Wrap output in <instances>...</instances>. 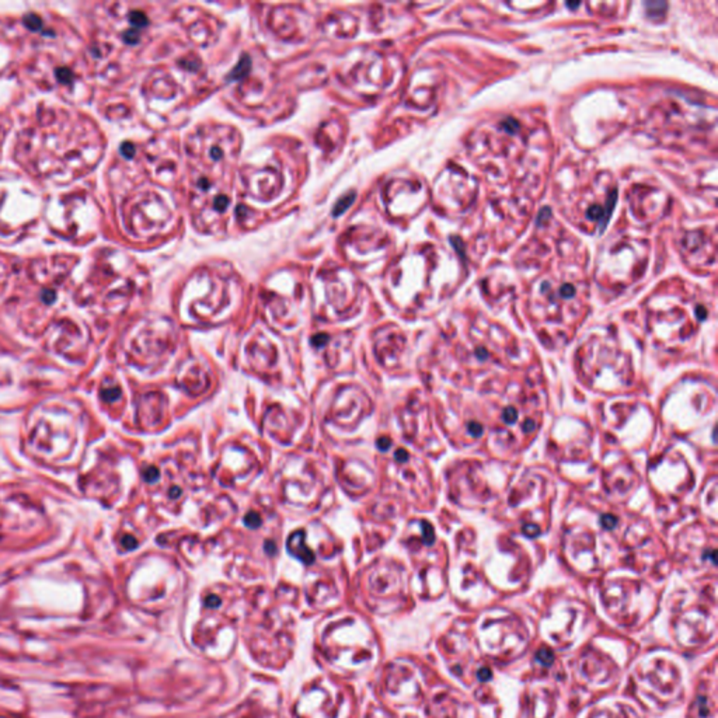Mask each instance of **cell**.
<instances>
[{
	"label": "cell",
	"instance_id": "cell-3",
	"mask_svg": "<svg viewBox=\"0 0 718 718\" xmlns=\"http://www.w3.org/2000/svg\"><path fill=\"white\" fill-rule=\"evenodd\" d=\"M245 525L252 529H257L261 526V517L257 512H250L245 518Z\"/></svg>",
	"mask_w": 718,
	"mask_h": 718
},
{
	"label": "cell",
	"instance_id": "cell-11",
	"mask_svg": "<svg viewBox=\"0 0 718 718\" xmlns=\"http://www.w3.org/2000/svg\"><path fill=\"white\" fill-rule=\"evenodd\" d=\"M206 604H208L209 606H212V608H213V606H218V605H219V599H218L216 596H209V598L206 599Z\"/></svg>",
	"mask_w": 718,
	"mask_h": 718
},
{
	"label": "cell",
	"instance_id": "cell-14",
	"mask_svg": "<svg viewBox=\"0 0 718 718\" xmlns=\"http://www.w3.org/2000/svg\"><path fill=\"white\" fill-rule=\"evenodd\" d=\"M170 495H172L173 498H177V497L181 495V490H180L179 487H173V488H172V491H170Z\"/></svg>",
	"mask_w": 718,
	"mask_h": 718
},
{
	"label": "cell",
	"instance_id": "cell-15",
	"mask_svg": "<svg viewBox=\"0 0 718 718\" xmlns=\"http://www.w3.org/2000/svg\"><path fill=\"white\" fill-rule=\"evenodd\" d=\"M273 550L276 551V548L273 547V543H272V541H269V543H267V551H269V554H273Z\"/></svg>",
	"mask_w": 718,
	"mask_h": 718
},
{
	"label": "cell",
	"instance_id": "cell-10",
	"mask_svg": "<svg viewBox=\"0 0 718 718\" xmlns=\"http://www.w3.org/2000/svg\"><path fill=\"white\" fill-rule=\"evenodd\" d=\"M377 447H379L380 450H387L389 447H390V440H387V438H380V440L377 441Z\"/></svg>",
	"mask_w": 718,
	"mask_h": 718
},
{
	"label": "cell",
	"instance_id": "cell-5",
	"mask_svg": "<svg viewBox=\"0 0 718 718\" xmlns=\"http://www.w3.org/2000/svg\"><path fill=\"white\" fill-rule=\"evenodd\" d=\"M57 78H58V81L61 83H68V82L72 81V72L69 69H66V68H59L57 71Z\"/></svg>",
	"mask_w": 718,
	"mask_h": 718
},
{
	"label": "cell",
	"instance_id": "cell-7",
	"mask_svg": "<svg viewBox=\"0 0 718 718\" xmlns=\"http://www.w3.org/2000/svg\"><path fill=\"white\" fill-rule=\"evenodd\" d=\"M119 393H121V392H119V389H111V390H104V392H102V397H104V400H107V401H111V400H115V399H118V397H119Z\"/></svg>",
	"mask_w": 718,
	"mask_h": 718
},
{
	"label": "cell",
	"instance_id": "cell-2",
	"mask_svg": "<svg viewBox=\"0 0 718 718\" xmlns=\"http://www.w3.org/2000/svg\"><path fill=\"white\" fill-rule=\"evenodd\" d=\"M24 25L31 31H38L42 27V20L37 14H27L24 17Z\"/></svg>",
	"mask_w": 718,
	"mask_h": 718
},
{
	"label": "cell",
	"instance_id": "cell-12",
	"mask_svg": "<svg viewBox=\"0 0 718 718\" xmlns=\"http://www.w3.org/2000/svg\"><path fill=\"white\" fill-rule=\"evenodd\" d=\"M396 459H397V460H400V461L406 460V459H407V453H406V450H397V452H396Z\"/></svg>",
	"mask_w": 718,
	"mask_h": 718
},
{
	"label": "cell",
	"instance_id": "cell-9",
	"mask_svg": "<svg viewBox=\"0 0 718 718\" xmlns=\"http://www.w3.org/2000/svg\"><path fill=\"white\" fill-rule=\"evenodd\" d=\"M121 153H122L125 158L131 159V158L134 156V153H135V148H134L131 143H124V145H122V148H121Z\"/></svg>",
	"mask_w": 718,
	"mask_h": 718
},
{
	"label": "cell",
	"instance_id": "cell-8",
	"mask_svg": "<svg viewBox=\"0 0 718 718\" xmlns=\"http://www.w3.org/2000/svg\"><path fill=\"white\" fill-rule=\"evenodd\" d=\"M122 546L126 550H134V548L138 547V541H136V538H132V536H125V538H122Z\"/></svg>",
	"mask_w": 718,
	"mask_h": 718
},
{
	"label": "cell",
	"instance_id": "cell-13",
	"mask_svg": "<svg viewBox=\"0 0 718 718\" xmlns=\"http://www.w3.org/2000/svg\"><path fill=\"white\" fill-rule=\"evenodd\" d=\"M54 298H55V295H54L51 290H48V293H44V300H45L47 303H51V302L54 300Z\"/></svg>",
	"mask_w": 718,
	"mask_h": 718
},
{
	"label": "cell",
	"instance_id": "cell-6",
	"mask_svg": "<svg viewBox=\"0 0 718 718\" xmlns=\"http://www.w3.org/2000/svg\"><path fill=\"white\" fill-rule=\"evenodd\" d=\"M159 476H160V473H159V470H158L156 467H149V469L143 473V477H145V480H146L148 483H155V481H158V480H159Z\"/></svg>",
	"mask_w": 718,
	"mask_h": 718
},
{
	"label": "cell",
	"instance_id": "cell-4",
	"mask_svg": "<svg viewBox=\"0 0 718 718\" xmlns=\"http://www.w3.org/2000/svg\"><path fill=\"white\" fill-rule=\"evenodd\" d=\"M129 18H131V23H132L135 27H145V25L148 24V18H146V16H145L143 13H141V11H134V13L131 14V17H129Z\"/></svg>",
	"mask_w": 718,
	"mask_h": 718
},
{
	"label": "cell",
	"instance_id": "cell-1",
	"mask_svg": "<svg viewBox=\"0 0 718 718\" xmlns=\"http://www.w3.org/2000/svg\"><path fill=\"white\" fill-rule=\"evenodd\" d=\"M288 548L292 555L299 558L305 564H312L314 561V553L305 546V532H295L288 540Z\"/></svg>",
	"mask_w": 718,
	"mask_h": 718
}]
</instances>
